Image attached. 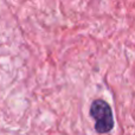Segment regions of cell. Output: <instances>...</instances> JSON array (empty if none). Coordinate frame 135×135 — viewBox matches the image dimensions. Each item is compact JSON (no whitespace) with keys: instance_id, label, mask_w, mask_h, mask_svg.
<instances>
[{"instance_id":"obj_1","label":"cell","mask_w":135,"mask_h":135,"mask_svg":"<svg viewBox=\"0 0 135 135\" xmlns=\"http://www.w3.org/2000/svg\"><path fill=\"white\" fill-rule=\"evenodd\" d=\"M90 116L95 120V131L98 134H107L115 126L114 115L110 105L104 100L97 98L90 105Z\"/></svg>"}]
</instances>
